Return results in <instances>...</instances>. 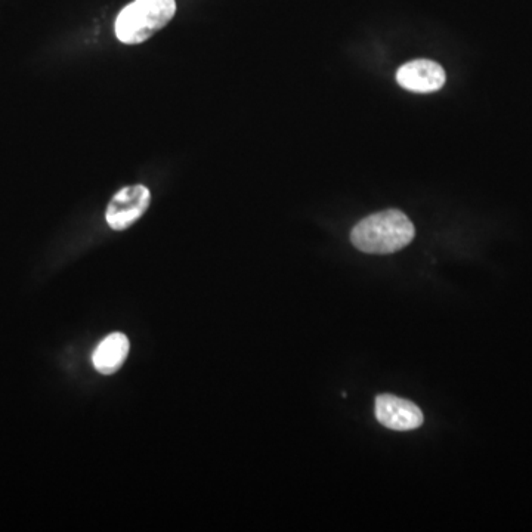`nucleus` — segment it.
<instances>
[{"label":"nucleus","mask_w":532,"mask_h":532,"mask_svg":"<svg viewBox=\"0 0 532 532\" xmlns=\"http://www.w3.org/2000/svg\"><path fill=\"white\" fill-rule=\"evenodd\" d=\"M413 222L401 210L374 213L355 225L351 241L358 250L370 255H389L414 240Z\"/></svg>","instance_id":"obj_1"},{"label":"nucleus","mask_w":532,"mask_h":532,"mask_svg":"<svg viewBox=\"0 0 532 532\" xmlns=\"http://www.w3.org/2000/svg\"><path fill=\"white\" fill-rule=\"evenodd\" d=\"M175 14V0H135L117 15V39L125 45L147 42L165 29Z\"/></svg>","instance_id":"obj_2"},{"label":"nucleus","mask_w":532,"mask_h":532,"mask_svg":"<svg viewBox=\"0 0 532 532\" xmlns=\"http://www.w3.org/2000/svg\"><path fill=\"white\" fill-rule=\"evenodd\" d=\"M150 203L151 193L144 185L125 187L111 199L105 219L114 231L128 230L147 212Z\"/></svg>","instance_id":"obj_3"},{"label":"nucleus","mask_w":532,"mask_h":532,"mask_svg":"<svg viewBox=\"0 0 532 532\" xmlns=\"http://www.w3.org/2000/svg\"><path fill=\"white\" fill-rule=\"evenodd\" d=\"M376 419L385 428L398 432L414 431L425 422L422 410L416 404L389 394L376 398Z\"/></svg>","instance_id":"obj_4"},{"label":"nucleus","mask_w":532,"mask_h":532,"mask_svg":"<svg viewBox=\"0 0 532 532\" xmlns=\"http://www.w3.org/2000/svg\"><path fill=\"white\" fill-rule=\"evenodd\" d=\"M444 68L435 61L416 60L399 68L397 82L407 91L416 94H432L444 86Z\"/></svg>","instance_id":"obj_5"},{"label":"nucleus","mask_w":532,"mask_h":532,"mask_svg":"<svg viewBox=\"0 0 532 532\" xmlns=\"http://www.w3.org/2000/svg\"><path fill=\"white\" fill-rule=\"evenodd\" d=\"M128 337L122 333H113L101 340L92 355V364L98 373L113 374L120 370L129 355Z\"/></svg>","instance_id":"obj_6"}]
</instances>
